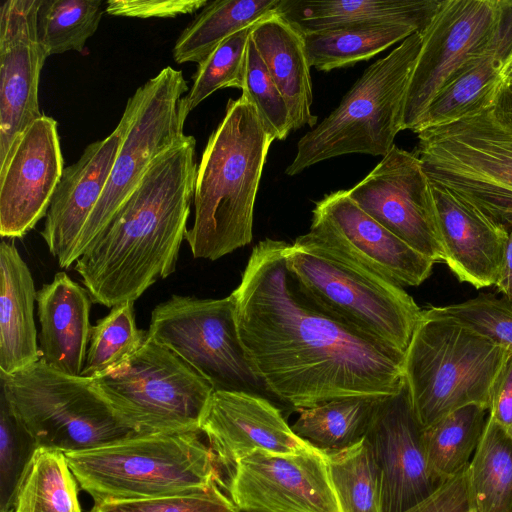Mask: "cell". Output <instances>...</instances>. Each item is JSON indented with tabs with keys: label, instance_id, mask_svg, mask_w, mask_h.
<instances>
[{
	"label": "cell",
	"instance_id": "obj_37",
	"mask_svg": "<svg viewBox=\"0 0 512 512\" xmlns=\"http://www.w3.org/2000/svg\"><path fill=\"white\" fill-rule=\"evenodd\" d=\"M253 26L222 41L198 64L192 87L184 96L188 114L219 89L242 88L246 51Z\"/></svg>",
	"mask_w": 512,
	"mask_h": 512
},
{
	"label": "cell",
	"instance_id": "obj_21",
	"mask_svg": "<svg viewBox=\"0 0 512 512\" xmlns=\"http://www.w3.org/2000/svg\"><path fill=\"white\" fill-rule=\"evenodd\" d=\"M200 430L229 474L255 450L294 454L313 446L293 431L266 397L245 392L214 391Z\"/></svg>",
	"mask_w": 512,
	"mask_h": 512
},
{
	"label": "cell",
	"instance_id": "obj_41",
	"mask_svg": "<svg viewBox=\"0 0 512 512\" xmlns=\"http://www.w3.org/2000/svg\"><path fill=\"white\" fill-rule=\"evenodd\" d=\"M35 449L0 392V511H8L14 488Z\"/></svg>",
	"mask_w": 512,
	"mask_h": 512
},
{
	"label": "cell",
	"instance_id": "obj_20",
	"mask_svg": "<svg viewBox=\"0 0 512 512\" xmlns=\"http://www.w3.org/2000/svg\"><path fill=\"white\" fill-rule=\"evenodd\" d=\"M133 111L128 99L116 128L104 139L89 144L81 157L65 167L45 216L41 235L61 268L74 262L80 234L100 199Z\"/></svg>",
	"mask_w": 512,
	"mask_h": 512
},
{
	"label": "cell",
	"instance_id": "obj_2",
	"mask_svg": "<svg viewBox=\"0 0 512 512\" xmlns=\"http://www.w3.org/2000/svg\"><path fill=\"white\" fill-rule=\"evenodd\" d=\"M196 141L186 135L152 162L107 226L78 257L75 270L93 303L136 301L176 270L194 197Z\"/></svg>",
	"mask_w": 512,
	"mask_h": 512
},
{
	"label": "cell",
	"instance_id": "obj_48",
	"mask_svg": "<svg viewBox=\"0 0 512 512\" xmlns=\"http://www.w3.org/2000/svg\"><path fill=\"white\" fill-rule=\"evenodd\" d=\"M0 512H10V511H0Z\"/></svg>",
	"mask_w": 512,
	"mask_h": 512
},
{
	"label": "cell",
	"instance_id": "obj_10",
	"mask_svg": "<svg viewBox=\"0 0 512 512\" xmlns=\"http://www.w3.org/2000/svg\"><path fill=\"white\" fill-rule=\"evenodd\" d=\"M93 381L119 420L138 434L201 432L214 393L183 359L148 337L128 360Z\"/></svg>",
	"mask_w": 512,
	"mask_h": 512
},
{
	"label": "cell",
	"instance_id": "obj_5",
	"mask_svg": "<svg viewBox=\"0 0 512 512\" xmlns=\"http://www.w3.org/2000/svg\"><path fill=\"white\" fill-rule=\"evenodd\" d=\"M200 433L138 434L64 454L94 505L169 496L222 482Z\"/></svg>",
	"mask_w": 512,
	"mask_h": 512
},
{
	"label": "cell",
	"instance_id": "obj_42",
	"mask_svg": "<svg viewBox=\"0 0 512 512\" xmlns=\"http://www.w3.org/2000/svg\"><path fill=\"white\" fill-rule=\"evenodd\" d=\"M207 0H109L105 12L131 18H174L202 9Z\"/></svg>",
	"mask_w": 512,
	"mask_h": 512
},
{
	"label": "cell",
	"instance_id": "obj_47",
	"mask_svg": "<svg viewBox=\"0 0 512 512\" xmlns=\"http://www.w3.org/2000/svg\"><path fill=\"white\" fill-rule=\"evenodd\" d=\"M502 81L512 82V56L502 70Z\"/></svg>",
	"mask_w": 512,
	"mask_h": 512
},
{
	"label": "cell",
	"instance_id": "obj_19",
	"mask_svg": "<svg viewBox=\"0 0 512 512\" xmlns=\"http://www.w3.org/2000/svg\"><path fill=\"white\" fill-rule=\"evenodd\" d=\"M57 121L42 115L0 167V235L22 238L46 216L64 171Z\"/></svg>",
	"mask_w": 512,
	"mask_h": 512
},
{
	"label": "cell",
	"instance_id": "obj_33",
	"mask_svg": "<svg viewBox=\"0 0 512 512\" xmlns=\"http://www.w3.org/2000/svg\"><path fill=\"white\" fill-rule=\"evenodd\" d=\"M488 410L467 405L423 428V442L429 465L443 481L462 473L469 465L482 438Z\"/></svg>",
	"mask_w": 512,
	"mask_h": 512
},
{
	"label": "cell",
	"instance_id": "obj_28",
	"mask_svg": "<svg viewBox=\"0 0 512 512\" xmlns=\"http://www.w3.org/2000/svg\"><path fill=\"white\" fill-rule=\"evenodd\" d=\"M280 0L208 1L176 40V63L202 62L225 39L277 11Z\"/></svg>",
	"mask_w": 512,
	"mask_h": 512
},
{
	"label": "cell",
	"instance_id": "obj_35",
	"mask_svg": "<svg viewBox=\"0 0 512 512\" xmlns=\"http://www.w3.org/2000/svg\"><path fill=\"white\" fill-rule=\"evenodd\" d=\"M100 0H40L36 16L37 36L49 56L82 52L97 31L105 8Z\"/></svg>",
	"mask_w": 512,
	"mask_h": 512
},
{
	"label": "cell",
	"instance_id": "obj_7",
	"mask_svg": "<svg viewBox=\"0 0 512 512\" xmlns=\"http://www.w3.org/2000/svg\"><path fill=\"white\" fill-rule=\"evenodd\" d=\"M421 43L417 32L370 65L338 107L299 140L285 173L294 176L345 154L386 156L403 130L407 88Z\"/></svg>",
	"mask_w": 512,
	"mask_h": 512
},
{
	"label": "cell",
	"instance_id": "obj_25",
	"mask_svg": "<svg viewBox=\"0 0 512 512\" xmlns=\"http://www.w3.org/2000/svg\"><path fill=\"white\" fill-rule=\"evenodd\" d=\"M30 269L14 244H0V373L14 374L40 360Z\"/></svg>",
	"mask_w": 512,
	"mask_h": 512
},
{
	"label": "cell",
	"instance_id": "obj_1",
	"mask_svg": "<svg viewBox=\"0 0 512 512\" xmlns=\"http://www.w3.org/2000/svg\"><path fill=\"white\" fill-rule=\"evenodd\" d=\"M286 245L260 241L230 294L241 343L268 392L296 410L397 394L405 383L404 354L316 306L286 266Z\"/></svg>",
	"mask_w": 512,
	"mask_h": 512
},
{
	"label": "cell",
	"instance_id": "obj_14",
	"mask_svg": "<svg viewBox=\"0 0 512 512\" xmlns=\"http://www.w3.org/2000/svg\"><path fill=\"white\" fill-rule=\"evenodd\" d=\"M226 489L240 512H342L325 450L315 445L255 450L236 463Z\"/></svg>",
	"mask_w": 512,
	"mask_h": 512
},
{
	"label": "cell",
	"instance_id": "obj_27",
	"mask_svg": "<svg viewBox=\"0 0 512 512\" xmlns=\"http://www.w3.org/2000/svg\"><path fill=\"white\" fill-rule=\"evenodd\" d=\"M251 39L288 105L293 130L315 127L311 66L303 33L274 12L253 26Z\"/></svg>",
	"mask_w": 512,
	"mask_h": 512
},
{
	"label": "cell",
	"instance_id": "obj_15",
	"mask_svg": "<svg viewBox=\"0 0 512 512\" xmlns=\"http://www.w3.org/2000/svg\"><path fill=\"white\" fill-rule=\"evenodd\" d=\"M347 194L410 247L444 263L432 183L414 153L395 145Z\"/></svg>",
	"mask_w": 512,
	"mask_h": 512
},
{
	"label": "cell",
	"instance_id": "obj_31",
	"mask_svg": "<svg viewBox=\"0 0 512 512\" xmlns=\"http://www.w3.org/2000/svg\"><path fill=\"white\" fill-rule=\"evenodd\" d=\"M466 478L473 512H512V438L489 415Z\"/></svg>",
	"mask_w": 512,
	"mask_h": 512
},
{
	"label": "cell",
	"instance_id": "obj_13",
	"mask_svg": "<svg viewBox=\"0 0 512 512\" xmlns=\"http://www.w3.org/2000/svg\"><path fill=\"white\" fill-rule=\"evenodd\" d=\"M499 0H443L429 25L407 88L403 130L415 132L429 106L463 66L486 46Z\"/></svg>",
	"mask_w": 512,
	"mask_h": 512
},
{
	"label": "cell",
	"instance_id": "obj_43",
	"mask_svg": "<svg viewBox=\"0 0 512 512\" xmlns=\"http://www.w3.org/2000/svg\"><path fill=\"white\" fill-rule=\"evenodd\" d=\"M405 512H473L468 496L466 469L447 480L428 499Z\"/></svg>",
	"mask_w": 512,
	"mask_h": 512
},
{
	"label": "cell",
	"instance_id": "obj_8",
	"mask_svg": "<svg viewBox=\"0 0 512 512\" xmlns=\"http://www.w3.org/2000/svg\"><path fill=\"white\" fill-rule=\"evenodd\" d=\"M417 135L414 154L432 184L512 226V126L493 104Z\"/></svg>",
	"mask_w": 512,
	"mask_h": 512
},
{
	"label": "cell",
	"instance_id": "obj_16",
	"mask_svg": "<svg viewBox=\"0 0 512 512\" xmlns=\"http://www.w3.org/2000/svg\"><path fill=\"white\" fill-rule=\"evenodd\" d=\"M310 233L321 243L400 286H419L434 262L399 239L338 190L318 201Z\"/></svg>",
	"mask_w": 512,
	"mask_h": 512
},
{
	"label": "cell",
	"instance_id": "obj_32",
	"mask_svg": "<svg viewBox=\"0 0 512 512\" xmlns=\"http://www.w3.org/2000/svg\"><path fill=\"white\" fill-rule=\"evenodd\" d=\"M382 399L351 397L302 408L297 410L299 416L291 427L299 437L322 450L343 449L365 437Z\"/></svg>",
	"mask_w": 512,
	"mask_h": 512
},
{
	"label": "cell",
	"instance_id": "obj_18",
	"mask_svg": "<svg viewBox=\"0 0 512 512\" xmlns=\"http://www.w3.org/2000/svg\"><path fill=\"white\" fill-rule=\"evenodd\" d=\"M40 0H6L0 6V167L21 134L43 114L38 89L48 55L40 44Z\"/></svg>",
	"mask_w": 512,
	"mask_h": 512
},
{
	"label": "cell",
	"instance_id": "obj_34",
	"mask_svg": "<svg viewBox=\"0 0 512 512\" xmlns=\"http://www.w3.org/2000/svg\"><path fill=\"white\" fill-rule=\"evenodd\" d=\"M325 453L342 512H383L381 474L366 438Z\"/></svg>",
	"mask_w": 512,
	"mask_h": 512
},
{
	"label": "cell",
	"instance_id": "obj_46",
	"mask_svg": "<svg viewBox=\"0 0 512 512\" xmlns=\"http://www.w3.org/2000/svg\"><path fill=\"white\" fill-rule=\"evenodd\" d=\"M493 106L498 116L512 126V82L502 81Z\"/></svg>",
	"mask_w": 512,
	"mask_h": 512
},
{
	"label": "cell",
	"instance_id": "obj_11",
	"mask_svg": "<svg viewBox=\"0 0 512 512\" xmlns=\"http://www.w3.org/2000/svg\"><path fill=\"white\" fill-rule=\"evenodd\" d=\"M147 337L183 359L214 391L271 395L243 348L231 295H172L152 310Z\"/></svg>",
	"mask_w": 512,
	"mask_h": 512
},
{
	"label": "cell",
	"instance_id": "obj_40",
	"mask_svg": "<svg viewBox=\"0 0 512 512\" xmlns=\"http://www.w3.org/2000/svg\"><path fill=\"white\" fill-rule=\"evenodd\" d=\"M221 487L226 485L216 482L186 493L103 503L93 505L90 512H240Z\"/></svg>",
	"mask_w": 512,
	"mask_h": 512
},
{
	"label": "cell",
	"instance_id": "obj_38",
	"mask_svg": "<svg viewBox=\"0 0 512 512\" xmlns=\"http://www.w3.org/2000/svg\"><path fill=\"white\" fill-rule=\"evenodd\" d=\"M426 314L454 321L512 351V304L493 293H479L460 303L430 305Z\"/></svg>",
	"mask_w": 512,
	"mask_h": 512
},
{
	"label": "cell",
	"instance_id": "obj_45",
	"mask_svg": "<svg viewBox=\"0 0 512 512\" xmlns=\"http://www.w3.org/2000/svg\"><path fill=\"white\" fill-rule=\"evenodd\" d=\"M494 286L498 293L512 304V226L508 228L503 260Z\"/></svg>",
	"mask_w": 512,
	"mask_h": 512
},
{
	"label": "cell",
	"instance_id": "obj_6",
	"mask_svg": "<svg viewBox=\"0 0 512 512\" xmlns=\"http://www.w3.org/2000/svg\"><path fill=\"white\" fill-rule=\"evenodd\" d=\"M508 352L465 326L422 310L403 361L411 407L422 428L467 405L489 410Z\"/></svg>",
	"mask_w": 512,
	"mask_h": 512
},
{
	"label": "cell",
	"instance_id": "obj_29",
	"mask_svg": "<svg viewBox=\"0 0 512 512\" xmlns=\"http://www.w3.org/2000/svg\"><path fill=\"white\" fill-rule=\"evenodd\" d=\"M77 480L63 452L37 447L12 494L10 512H82Z\"/></svg>",
	"mask_w": 512,
	"mask_h": 512
},
{
	"label": "cell",
	"instance_id": "obj_3",
	"mask_svg": "<svg viewBox=\"0 0 512 512\" xmlns=\"http://www.w3.org/2000/svg\"><path fill=\"white\" fill-rule=\"evenodd\" d=\"M273 141L244 96L228 101L197 167L194 223L185 235L194 258L214 261L250 244L256 195Z\"/></svg>",
	"mask_w": 512,
	"mask_h": 512
},
{
	"label": "cell",
	"instance_id": "obj_12",
	"mask_svg": "<svg viewBox=\"0 0 512 512\" xmlns=\"http://www.w3.org/2000/svg\"><path fill=\"white\" fill-rule=\"evenodd\" d=\"M188 91L182 72L168 66L130 97L129 126L102 195L80 234L74 262L112 220L155 158L186 137L184 93Z\"/></svg>",
	"mask_w": 512,
	"mask_h": 512
},
{
	"label": "cell",
	"instance_id": "obj_39",
	"mask_svg": "<svg viewBox=\"0 0 512 512\" xmlns=\"http://www.w3.org/2000/svg\"><path fill=\"white\" fill-rule=\"evenodd\" d=\"M241 90L242 96L254 106L265 129L274 140L286 139L293 130L288 105L257 51L251 35Z\"/></svg>",
	"mask_w": 512,
	"mask_h": 512
},
{
	"label": "cell",
	"instance_id": "obj_30",
	"mask_svg": "<svg viewBox=\"0 0 512 512\" xmlns=\"http://www.w3.org/2000/svg\"><path fill=\"white\" fill-rule=\"evenodd\" d=\"M420 32L407 24H379L303 33L311 67L328 72L368 60Z\"/></svg>",
	"mask_w": 512,
	"mask_h": 512
},
{
	"label": "cell",
	"instance_id": "obj_9",
	"mask_svg": "<svg viewBox=\"0 0 512 512\" xmlns=\"http://www.w3.org/2000/svg\"><path fill=\"white\" fill-rule=\"evenodd\" d=\"M0 386L36 448L67 453L138 435L119 420L93 379L61 373L41 360L11 375L0 373Z\"/></svg>",
	"mask_w": 512,
	"mask_h": 512
},
{
	"label": "cell",
	"instance_id": "obj_22",
	"mask_svg": "<svg viewBox=\"0 0 512 512\" xmlns=\"http://www.w3.org/2000/svg\"><path fill=\"white\" fill-rule=\"evenodd\" d=\"M432 188L444 263L460 282L476 289L494 286L508 229L447 188Z\"/></svg>",
	"mask_w": 512,
	"mask_h": 512
},
{
	"label": "cell",
	"instance_id": "obj_4",
	"mask_svg": "<svg viewBox=\"0 0 512 512\" xmlns=\"http://www.w3.org/2000/svg\"><path fill=\"white\" fill-rule=\"evenodd\" d=\"M300 290L358 334L405 354L422 309L402 286L359 265L310 233L284 250Z\"/></svg>",
	"mask_w": 512,
	"mask_h": 512
},
{
	"label": "cell",
	"instance_id": "obj_17",
	"mask_svg": "<svg viewBox=\"0 0 512 512\" xmlns=\"http://www.w3.org/2000/svg\"><path fill=\"white\" fill-rule=\"evenodd\" d=\"M365 438L381 474L383 512H405L446 482L429 465L423 428L414 415L405 383L397 394L381 400Z\"/></svg>",
	"mask_w": 512,
	"mask_h": 512
},
{
	"label": "cell",
	"instance_id": "obj_23",
	"mask_svg": "<svg viewBox=\"0 0 512 512\" xmlns=\"http://www.w3.org/2000/svg\"><path fill=\"white\" fill-rule=\"evenodd\" d=\"M36 303L40 360L61 373L81 376L93 327L88 290L60 271L37 291Z\"/></svg>",
	"mask_w": 512,
	"mask_h": 512
},
{
	"label": "cell",
	"instance_id": "obj_44",
	"mask_svg": "<svg viewBox=\"0 0 512 512\" xmlns=\"http://www.w3.org/2000/svg\"><path fill=\"white\" fill-rule=\"evenodd\" d=\"M489 417L512 438V351H509L493 388Z\"/></svg>",
	"mask_w": 512,
	"mask_h": 512
},
{
	"label": "cell",
	"instance_id": "obj_26",
	"mask_svg": "<svg viewBox=\"0 0 512 512\" xmlns=\"http://www.w3.org/2000/svg\"><path fill=\"white\" fill-rule=\"evenodd\" d=\"M440 0H280L277 13L300 32L407 24L422 32Z\"/></svg>",
	"mask_w": 512,
	"mask_h": 512
},
{
	"label": "cell",
	"instance_id": "obj_24",
	"mask_svg": "<svg viewBox=\"0 0 512 512\" xmlns=\"http://www.w3.org/2000/svg\"><path fill=\"white\" fill-rule=\"evenodd\" d=\"M512 56V0H499L495 29L485 48L454 76L436 96L415 130L454 122L492 105L502 83V70Z\"/></svg>",
	"mask_w": 512,
	"mask_h": 512
},
{
	"label": "cell",
	"instance_id": "obj_36",
	"mask_svg": "<svg viewBox=\"0 0 512 512\" xmlns=\"http://www.w3.org/2000/svg\"><path fill=\"white\" fill-rule=\"evenodd\" d=\"M146 339L147 331L136 325L134 301L112 307L92 327L81 376L93 379L111 371L134 355Z\"/></svg>",
	"mask_w": 512,
	"mask_h": 512
}]
</instances>
